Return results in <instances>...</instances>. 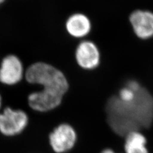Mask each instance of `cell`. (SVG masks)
I'll list each match as a JSON object with an SVG mask.
<instances>
[{
  "label": "cell",
  "instance_id": "10",
  "mask_svg": "<svg viewBox=\"0 0 153 153\" xmlns=\"http://www.w3.org/2000/svg\"><path fill=\"white\" fill-rule=\"evenodd\" d=\"M146 138L140 131L130 133L125 137L126 153H149L146 146Z\"/></svg>",
  "mask_w": 153,
  "mask_h": 153
},
{
  "label": "cell",
  "instance_id": "5",
  "mask_svg": "<svg viewBox=\"0 0 153 153\" xmlns=\"http://www.w3.org/2000/svg\"><path fill=\"white\" fill-rule=\"evenodd\" d=\"M24 74L21 61L15 55H8L0 64V82L12 85L20 82Z\"/></svg>",
  "mask_w": 153,
  "mask_h": 153
},
{
  "label": "cell",
  "instance_id": "11",
  "mask_svg": "<svg viewBox=\"0 0 153 153\" xmlns=\"http://www.w3.org/2000/svg\"><path fill=\"white\" fill-rule=\"evenodd\" d=\"M101 153H115V152L111 149H105L103 150Z\"/></svg>",
  "mask_w": 153,
  "mask_h": 153
},
{
  "label": "cell",
  "instance_id": "13",
  "mask_svg": "<svg viewBox=\"0 0 153 153\" xmlns=\"http://www.w3.org/2000/svg\"><path fill=\"white\" fill-rule=\"evenodd\" d=\"M4 1H5V0H0V5H1V4L3 3Z\"/></svg>",
  "mask_w": 153,
  "mask_h": 153
},
{
  "label": "cell",
  "instance_id": "1",
  "mask_svg": "<svg viewBox=\"0 0 153 153\" xmlns=\"http://www.w3.org/2000/svg\"><path fill=\"white\" fill-rule=\"evenodd\" d=\"M107 122L113 131L126 137L149 128L153 122V97L136 81L131 80L107 103Z\"/></svg>",
  "mask_w": 153,
  "mask_h": 153
},
{
  "label": "cell",
  "instance_id": "8",
  "mask_svg": "<svg viewBox=\"0 0 153 153\" xmlns=\"http://www.w3.org/2000/svg\"><path fill=\"white\" fill-rule=\"evenodd\" d=\"M130 22L135 35L141 39L153 36V13L137 10L130 16Z\"/></svg>",
  "mask_w": 153,
  "mask_h": 153
},
{
  "label": "cell",
  "instance_id": "2",
  "mask_svg": "<svg viewBox=\"0 0 153 153\" xmlns=\"http://www.w3.org/2000/svg\"><path fill=\"white\" fill-rule=\"evenodd\" d=\"M26 79L29 83L42 86V90L44 91L63 97L69 88L68 80L63 73L44 62H37L29 66L26 71Z\"/></svg>",
  "mask_w": 153,
  "mask_h": 153
},
{
  "label": "cell",
  "instance_id": "6",
  "mask_svg": "<svg viewBox=\"0 0 153 153\" xmlns=\"http://www.w3.org/2000/svg\"><path fill=\"white\" fill-rule=\"evenodd\" d=\"M75 57L78 65L85 70H93L98 66L100 52L93 42L84 41L76 47Z\"/></svg>",
  "mask_w": 153,
  "mask_h": 153
},
{
  "label": "cell",
  "instance_id": "9",
  "mask_svg": "<svg viewBox=\"0 0 153 153\" xmlns=\"http://www.w3.org/2000/svg\"><path fill=\"white\" fill-rule=\"evenodd\" d=\"M66 28L71 36L75 38H82L90 32L91 24L88 17L84 14L75 13L68 19Z\"/></svg>",
  "mask_w": 153,
  "mask_h": 153
},
{
  "label": "cell",
  "instance_id": "3",
  "mask_svg": "<svg viewBox=\"0 0 153 153\" xmlns=\"http://www.w3.org/2000/svg\"><path fill=\"white\" fill-rule=\"evenodd\" d=\"M29 123L27 114L22 110L6 107L0 113V133L6 137L21 134Z\"/></svg>",
  "mask_w": 153,
  "mask_h": 153
},
{
  "label": "cell",
  "instance_id": "7",
  "mask_svg": "<svg viewBox=\"0 0 153 153\" xmlns=\"http://www.w3.org/2000/svg\"><path fill=\"white\" fill-rule=\"evenodd\" d=\"M63 97L56 94L39 91L28 96L29 106L33 111L46 112L54 110L61 105Z\"/></svg>",
  "mask_w": 153,
  "mask_h": 153
},
{
  "label": "cell",
  "instance_id": "12",
  "mask_svg": "<svg viewBox=\"0 0 153 153\" xmlns=\"http://www.w3.org/2000/svg\"><path fill=\"white\" fill-rule=\"evenodd\" d=\"M1 105H2V98H1V94H0V108L1 107Z\"/></svg>",
  "mask_w": 153,
  "mask_h": 153
},
{
  "label": "cell",
  "instance_id": "4",
  "mask_svg": "<svg viewBox=\"0 0 153 153\" xmlns=\"http://www.w3.org/2000/svg\"><path fill=\"white\" fill-rule=\"evenodd\" d=\"M77 140V134L74 128L68 123H62L56 126L49 136V144L56 153H65L74 147Z\"/></svg>",
  "mask_w": 153,
  "mask_h": 153
}]
</instances>
